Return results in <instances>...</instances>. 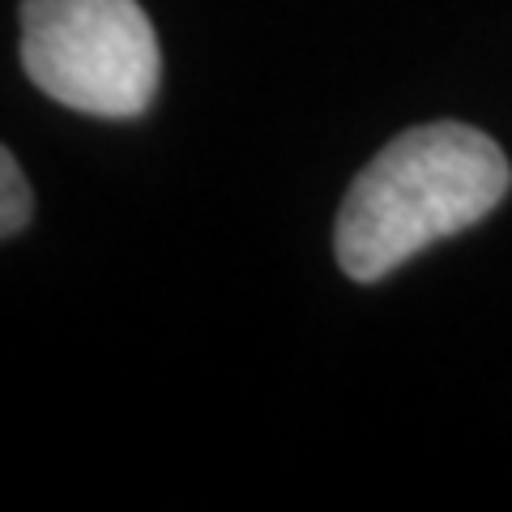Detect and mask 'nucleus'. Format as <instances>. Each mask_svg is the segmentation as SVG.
Here are the masks:
<instances>
[{
  "label": "nucleus",
  "instance_id": "1",
  "mask_svg": "<svg viewBox=\"0 0 512 512\" xmlns=\"http://www.w3.org/2000/svg\"><path fill=\"white\" fill-rule=\"evenodd\" d=\"M508 184V158L483 128L419 124L355 175L333 227V256L350 282H380L436 239L483 222Z\"/></svg>",
  "mask_w": 512,
  "mask_h": 512
},
{
  "label": "nucleus",
  "instance_id": "2",
  "mask_svg": "<svg viewBox=\"0 0 512 512\" xmlns=\"http://www.w3.org/2000/svg\"><path fill=\"white\" fill-rule=\"evenodd\" d=\"M22 69L47 99L99 120H133L163 56L137 0H22Z\"/></svg>",
  "mask_w": 512,
  "mask_h": 512
},
{
  "label": "nucleus",
  "instance_id": "3",
  "mask_svg": "<svg viewBox=\"0 0 512 512\" xmlns=\"http://www.w3.org/2000/svg\"><path fill=\"white\" fill-rule=\"evenodd\" d=\"M30 222V188L13 150H0V235H18Z\"/></svg>",
  "mask_w": 512,
  "mask_h": 512
}]
</instances>
